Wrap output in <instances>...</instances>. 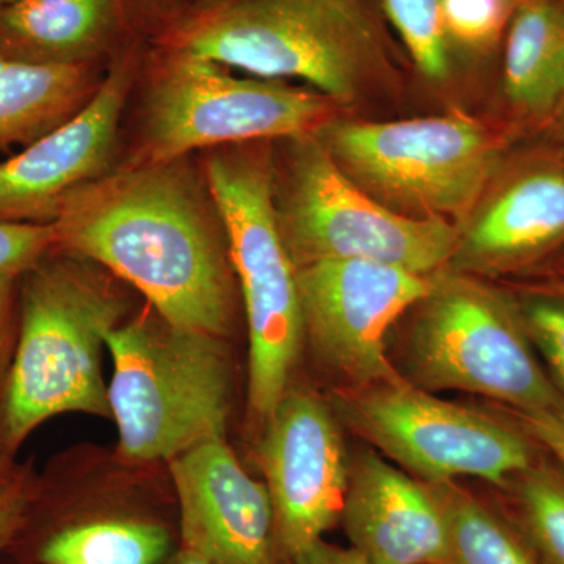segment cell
<instances>
[{"label": "cell", "mask_w": 564, "mask_h": 564, "mask_svg": "<svg viewBox=\"0 0 564 564\" xmlns=\"http://www.w3.org/2000/svg\"><path fill=\"white\" fill-rule=\"evenodd\" d=\"M52 251L101 263L170 325L221 337L234 310L217 207L187 158L128 165L85 185L52 223Z\"/></svg>", "instance_id": "6da1fadb"}, {"label": "cell", "mask_w": 564, "mask_h": 564, "mask_svg": "<svg viewBox=\"0 0 564 564\" xmlns=\"http://www.w3.org/2000/svg\"><path fill=\"white\" fill-rule=\"evenodd\" d=\"M162 44L259 79L303 80L340 107L395 79L364 0H206L173 22Z\"/></svg>", "instance_id": "7a4b0ae2"}, {"label": "cell", "mask_w": 564, "mask_h": 564, "mask_svg": "<svg viewBox=\"0 0 564 564\" xmlns=\"http://www.w3.org/2000/svg\"><path fill=\"white\" fill-rule=\"evenodd\" d=\"M122 313L121 296L84 259L51 251L25 270L17 344L0 388L3 454L55 415L111 414L101 351Z\"/></svg>", "instance_id": "3957f363"}, {"label": "cell", "mask_w": 564, "mask_h": 564, "mask_svg": "<svg viewBox=\"0 0 564 564\" xmlns=\"http://www.w3.org/2000/svg\"><path fill=\"white\" fill-rule=\"evenodd\" d=\"M356 185L397 214L459 223L519 141L462 110L395 121L337 115L314 133Z\"/></svg>", "instance_id": "277c9868"}, {"label": "cell", "mask_w": 564, "mask_h": 564, "mask_svg": "<svg viewBox=\"0 0 564 564\" xmlns=\"http://www.w3.org/2000/svg\"><path fill=\"white\" fill-rule=\"evenodd\" d=\"M250 333L248 402L263 422L289 391L304 337L296 269L274 212L272 141L217 148L203 163Z\"/></svg>", "instance_id": "5b68a950"}, {"label": "cell", "mask_w": 564, "mask_h": 564, "mask_svg": "<svg viewBox=\"0 0 564 564\" xmlns=\"http://www.w3.org/2000/svg\"><path fill=\"white\" fill-rule=\"evenodd\" d=\"M411 313L400 350L408 383L488 397L514 413L564 411L563 393L534 352L513 293L444 269Z\"/></svg>", "instance_id": "8992f818"}, {"label": "cell", "mask_w": 564, "mask_h": 564, "mask_svg": "<svg viewBox=\"0 0 564 564\" xmlns=\"http://www.w3.org/2000/svg\"><path fill=\"white\" fill-rule=\"evenodd\" d=\"M273 150L278 228L295 269L369 261L436 274L454 256L458 228L441 218L397 214L339 169L315 135Z\"/></svg>", "instance_id": "52a82bcc"}, {"label": "cell", "mask_w": 564, "mask_h": 564, "mask_svg": "<svg viewBox=\"0 0 564 564\" xmlns=\"http://www.w3.org/2000/svg\"><path fill=\"white\" fill-rule=\"evenodd\" d=\"M110 413L120 451L137 462L176 458L225 437L229 372L218 337L140 318L106 337Z\"/></svg>", "instance_id": "ba28073f"}, {"label": "cell", "mask_w": 564, "mask_h": 564, "mask_svg": "<svg viewBox=\"0 0 564 564\" xmlns=\"http://www.w3.org/2000/svg\"><path fill=\"white\" fill-rule=\"evenodd\" d=\"M339 109L313 88L232 76L218 63L165 47L148 93L141 144L129 165L314 135Z\"/></svg>", "instance_id": "9c48e42d"}, {"label": "cell", "mask_w": 564, "mask_h": 564, "mask_svg": "<svg viewBox=\"0 0 564 564\" xmlns=\"http://www.w3.org/2000/svg\"><path fill=\"white\" fill-rule=\"evenodd\" d=\"M337 410L352 432L425 484L473 477L508 488L536 464L522 429L440 399L404 378L348 389Z\"/></svg>", "instance_id": "30bf717a"}, {"label": "cell", "mask_w": 564, "mask_h": 564, "mask_svg": "<svg viewBox=\"0 0 564 564\" xmlns=\"http://www.w3.org/2000/svg\"><path fill=\"white\" fill-rule=\"evenodd\" d=\"M296 282L304 336L350 389L402 380L389 358V334L429 293L433 274L326 261L296 269Z\"/></svg>", "instance_id": "8fae6325"}, {"label": "cell", "mask_w": 564, "mask_h": 564, "mask_svg": "<svg viewBox=\"0 0 564 564\" xmlns=\"http://www.w3.org/2000/svg\"><path fill=\"white\" fill-rule=\"evenodd\" d=\"M447 269L505 276L540 269L564 251V143L519 141L458 226Z\"/></svg>", "instance_id": "7c38bea8"}, {"label": "cell", "mask_w": 564, "mask_h": 564, "mask_svg": "<svg viewBox=\"0 0 564 564\" xmlns=\"http://www.w3.org/2000/svg\"><path fill=\"white\" fill-rule=\"evenodd\" d=\"M265 426L261 459L274 532L293 558L340 522L350 462L339 423L314 393L289 389Z\"/></svg>", "instance_id": "4fadbf2b"}, {"label": "cell", "mask_w": 564, "mask_h": 564, "mask_svg": "<svg viewBox=\"0 0 564 564\" xmlns=\"http://www.w3.org/2000/svg\"><path fill=\"white\" fill-rule=\"evenodd\" d=\"M135 68V51H122L84 109L0 163V221L52 225L73 193L110 173Z\"/></svg>", "instance_id": "5bb4252c"}, {"label": "cell", "mask_w": 564, "mask_h": 564, "mask_svg": "<svg viewBox=\"0 0 564 564\" xmlns=\"http://www.w3.org/2000/svg\"><path fill=\"white\" fill-rule=\"evenodd\" d=\"M182 545L210 564H276V532L265 484L254 480L225 437L172 459Z\"/></svg>", "instance_id": "9a60e30c"}, {"label": "cell", "mask_w": 564, "mask_h": 564, "mask_svg": "<svg viewBox=\"0 0 564 564\" xmlns=\"http://www.w3.org/2000/svg\"><path fill=\"white\" fill-rule=\"evenodd\" d=\"M340 524L350 547L372 564L444 562L445 518L436 492L373 452L350 462Z\"/></svg>", "instance_id": "2e32d148"}, {"label": "cell", "mask_w": 564, "mask_h": 564, "mask_svg": "<svg viewBox=\"0 0 564 564\" xmlns=\"http://www.w3.org/2000/svg\"><path fill=\"white\" fill-rule=\"evenodd\" d=\"M502 121L518 141L551 131L564 107V0H522L503 39Z\"/></svg>", "instance_id": "e0dca14e"}, {"label": "cell", "mask_w": 564, "mask_h": 564, "mask_svg": "<svg viewBox=\"0 0 564 564\" xmlns=\"http://www.w3.org/2000/svg\"><path fill=\"white\" fill-rule=\"evenodd\" d=\"M126 24V0H18L0 9V57L91 63L113 46Z\"/></svg>", "instance_id": "ac0fdd59"}, {"label": "cell", "mask_w": 564, "mask_h": 564, "mask_svg": "<svg viewBox=\"0 0 564 564\" xmlns=\"http://www.w3.org/2000/svg\"><path fill=\"white\" fill-rule=\"evenodd\" d=\"M101 82L95 62L40 65L0 57V151L29 147L68 121Z\"/></svg>", "instance_id": "d6986e66"}, {"label": "cell", "mask_w": 564, "mask_h": 564, "mask_svg": "<svg viewBox=\"0 0 564 564\" xmlns=\"http://www.w3.org/2000/svg\"><path fill=\"white\" fill-rule=\"evenodd\" d=\"M430 486L444 510L443 564H543L511 519L454 481Z\"/></svg>", "instance_id": "ffe728a7"}, {"label": "cell", "mask_w": 564, "mask_h": 564, "mask_svg": "<svg viewBox=\"0 0 564 564\" xmlns=\"http://www.w3.org/2000/svg\"><path fill=\"white\" fill-rule=\"evenodd\" d=\"M170 538L162 527L140 521H98L63 527L36 544L40 564H161Z\"/></svg>", "instance_id": "44dd1931"}, {"label": "cell", "mask_w": 564, "mask_h": 564, "mask_svg": "<svg viewBox=\"0 0 564 564\" xmlns=\"http://www.w3.org/2000/svg\"><path fill=\"white\" fill-rule=\"evenodd\" d=\"M514 486L513 522L543 564H564V467L533 464Z\"/></svg>", "instance_id": "7402d4cb"}, {"label": "cell", "mask_w": 564, "mask_h": 564, "mask_svg": "<svg viewBox=\"0 0 564 564\" xmlns=\"http://www.w3.org/2000/svg\"><path fill=\"white\" fill-rule=\"evenodd\" d=\"M384 11L411 61L425 79L451 77V43L444 24V0H383Z\"/></svg>", "instance_id": "603a6c76"}, {"label": "cell", "mask_w": 564, "mask_h": 564, "mask_svg": "<svg viewBox=\"0 0 564 564\" xmlns=\"http://www.w3.org/2000/svg\"><path fill=\"white\" fill-rule=\"evenodd\" d=\"M530 339L564 397V278L525 285L513 293Z\"/></svg>", "instance_id": "cb8c5ba5"}, {"label": "cell", "mask_w": 564, "mask_h": 564, "mask_svg": "<svg viewBox=\"0 0 564 564\" xmlns=\"http://www.w3.org/2000/svg\"><path fill=\"white\" fill-rule=\"evenodd\" d=\"M516 7L514 0H444L448 43L480 54L496 50Z\"/></svg>", "instance_id": "d4e9b609"}, {"label": "cell", "mask_w": 564, "mask_h": 564, "mask_svg": "<svg viewBox=\"0 0 564 564\" xmlns=\"http://www.w3.org/2000/svg\"><path fill=\"white\" fill-rule=\"evenodd\" d=\"M54 242L52 225L0 221V270L25 272L50 254Z\"/></svg>", "instance_id": "484cf974"}, {"label": "cell", "mask_w": 564, "mask_h": 564, "mask_svg": "<svg viewBox=\"0 0 564 564\" xmlns=\"http://www.w3.org/2000/svg\"><path fill=\"white\" fill-rule=\"evenodd\" d=\"M33 492L31 477L21 473L0 489V555L10 551L28 521Z\"/></svg>", "instance_id": "4316f807"}, {"label": "cell", "mask_w": 564, "mask_h": 564, "mask_svg": "<svg viewBox=\"0 0 564 564\" xmlns=\"http://www.w3.org/2000/svg\"><path fill=\"white\" fill-rule=\"evenodd\" d=\"M24 272L0 270V380L6 378L18 336V303Z\"/></svg>", "instance_id": "83f0119b"}, {"label": "cell", "mask_w": 564, "mask_h": 564, "mask_svg": "<svg viewBox=\"0 0 564 564\" xmlns=\"http://www.w3.org/2000/svg\"><path fill=\"white\" fill-rule=\"evenodd\" d=\"M522 432L543 445L554 455L555 462L564 467V411H544V413H516Z\"/></svg>", "instance_id": "f1b7e54d"}, {"label": "cell", "mask_w": 564, "mask_h": 564, "mask_svg": "<svg viewBox=\"0 0 564 564\" xmlns=\"http://www.w3.org/2000/svg\"><path fill=\"white\" fill-rule=\"evenodd\" d=\"M291 560L293 564H372L355 549L339 547L325 543V540L317 541Z\"/></svg>", "instance_id": "f546056e"}, {"label": "cell", "mask_w": 564, "mask_h": 564, "mask_svg": "<svg viewBox=\"0 0 564 564\" xmlns=\"http://www.w3.org/2000/svg\"><path fill=\"white\" fill-rule=\"evenodd\" d=\"M170 564H210L204 558L203 555H199L198 552L193 551L191 547H185L182 545L177 555L174 556L173 562Z\"/></svg>", "instance_id": "4dcf8cb0"}, {"label": "cell", "mask_w": 564, "mask_h": 564, "mask_svg": "<svg viewBox=\"0 0 564 564\" xmlns=\"http://www.w3.org/2000/svg\"><path fill=\"white\" fill-rule=\"evenodd\" d=\"M17 475L18 473H13V470L10 469L9 464H7V455L0 451V489H2L3 486L9 485Z\"/></svg>", "instance_id": "1f68e13d"}, {"label": "cell", "mask_w": 564, "mask_h": 564, "mask_svg": "<svg viewBox=\"0 0 564 564\" xmlns=\"http://www.w3.org/2000/svg\"><path fill=\"white\" fill-rule=\"evenodd\" d=\"M545 133H552V135L556 137V139L564 143V107L560 117L556 118L555 124L552 126L551 131Z\"/></svg>", "instance_id": "d6a6232c"}, {"label": "cell", "mask_w": 564, "mask_h": 564, "mask_svg": "<svg viewBox=\"0 0 564 564\" xmlns=\"http://www.w3.org/2000/svg\"><path fill=\"white\" fill-rule=\"evenodd\" d=\"M549 267H551L552 272H554L556 276L564 278V251L562 254L556 256L554 261L549 263Z\"/></svg>", "instance_id": "836d02e7"}, {"label": "cell", "mask_w": 564, "mask_h": 564, "mask_svg": "<svg viewBox=\"0 0 564 564\" xmlns=\"http://www.w3.org/2000/svg\"><path fill=\"white\" fill-rule=\"evenodd\" d=\"M18 2V0H0V9L6 6H10V3Z\"/></svg>", "instance_id": "e575fe53"}, {"label": "cell", "mask_w": 564, "mask_h": 564, "mask_svg": "<svg viewBox=\"0 0 564 564\" xmlns=\"http://www.w3.org/2000/svg\"><path fill=\"white\" fill-rule=\"evenodd\" d=\"M516 3L522 2V0H514Z\"/></svg>", "instance_id": "d590c367"}]
</instances>
